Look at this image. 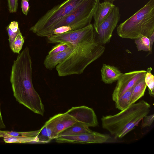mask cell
I'll use <instances>...</instances> for the list:
<instances>
[{
  "label": "cell",
  "mask_w": 154,
  "mask_h": 154,
  "mask_svg": "<svg viewBox=\"0 0 154 154\" xmlns=\"http://www.w3.org/2000/svg\"><path fill=\"white\" fill-rule=\"evenodd\" d=\"M5 143H24L34 142L38 143L37 137H17L3 138Z\"/></svg>",
  "instance_id": "cell-21"
},
{
  "label": "cell",
  "mask_w": 154,
  "mask_h": 154,
  "mask_svg": "<svg viewBox=\"0 0 154 154\" xmlns=\"http://www.w3.org/2000/svg\"><path fill=\"white\" fill-rule=\"evenodd\" d=\"M85 0H66L54 6L42 16L30 28V30L38 36L45 37L52 26Z\"/></svg>",
  "instance_id": "cell-6"
},
{
  "label": "cell",
  "mask_w": 154,
  "mask_h": 154,
  "mask_svg": "<svg viewBox=\"0 0 154 154\" xmlns=\"http://www.w3.org/2000/svg\"><path fill=\"white\" fill-rule=\"evenodd\" d=\"M29 0H21V7L23 13L27 15L29 10Z\"/></svg>",
  "instance_id": "cell-30"
},
{
  "label": "cell",
  "mask_w": 154,
  "mask_h": 154,
  "mask_svg": "<svg viewBox=\"0 0 154 154\" xmlns=\"http://www.w3.org/2000/svg\"><path fill=\"white\" fill-rule=\"evenodd\" d=\"M150 107L149 104L142 100L115 115L103 116L101 119L102 128L114 138H122L134 129L149 113Z\"/></svg>",
  "instance_id": "cell-2"
},
{
  "label": "cell",
  "mask_w": 154,
  "mask_h": 154,
  "mask_svg": "<svg viewBox=\"0 0 154 154\" xmlns=\"http://www.w3.org/2000/svg\"><path fill=\"white\" fill-rule=\"evenodd\" d=\"M72 45L67 43H58L54 46L48 52L47 55L51 56L54 54L64 51Z\"/></svg>",
  "instance_id": "cell-25"
},
{
  "label": "cell",
  "mask_w": 154,
  "mask_h": 154,
  "mask_svg": "<svg viewBox=\"0 0 154 154\" xmlns=\"http://www.w3.org/2000/svg\"><path fill=\"white\" fill-rule=\"evenodd\" d=\"M154 119V114L146 116L142 119L143 120L141 124L142 127L143 128H145L150 126L152 124Z\"/></svg>",
  "instance_id": "cell-27"
},
{
  "label": "cell",
  "mask_w": 154,
  "mask_h": 154,
  "mask_svg": "<svg viewBox=\"0 0 154 154\" xmlns=\"http://www.w3.org/2000/svg\"><path fill=\"white\" fill-rule=\"evenodd\" d=\"M134 42L138 51H143L152 53L153 45L151 44L149 37L143 36L134 39Z\"/></svg>",
  "instance_id": "cell-20"
},
{
  "label": "cell",
  "mask_w": 154,
  "mask_h": 154,
  "mask_svg": "<svg viewBox=\"0 0 154 154\" xmlns=\"http://www.w3.org/2000/svg\"><path fill=\"white\" fill-rule=\"evenodd\" d=\"M8 27L14 32H17L20 29L18 27V23L17 21L11 22Z\"/></svg>",
  "instance_id": "cell-31"
},
{
  "label": "cell",
  "mask_w": 154,
  "mask_h": 154,
  "mask_svg": "<svg viewBox=\"0 0 154 154\" xmlns=\"http://www.w3.org/2000/svg\"><path fill=\"white\" fill-rule=\"evenodd\" d=\"M144 78L139 81L133 87L131 96V104L135 103L144 94L147 86Z\"/></svg>",
  "instance_id": "cell-17"
},
{
  "label": "cell",
  "mask_w": 154,
  "mask_h": 154,
  "mask_svg": "<svg viewBox=\"0 0 154 154\" xmlns=\"http://www.w3.org/2000/svg\"><path fill=\"white\" fill-rule=\"evenodd\" d=\"M92 131L89 127L82 123L77 122L59 134L56 137L63 136L74 135L89 133Z\"/></svg>",
  "instance_id": "cell-16"
},
{
  "label": "cell",
  "mask_w": 154,
  "mask_h": 154,
  "mask_svg": "<svg viewBox=\"0 0 154 154\" xmlns=\"http://www.w3.org/2000/svg\"><path fill=\"white\" fill-rule=\"evenodd\" d=\"M48 43H65L76 45L95 40L94 30L91 24L82 29L47 37Z\"/></svg>",
  "instance_id": "cell-7"
},
{
  "label": "cell",
  "mask_w": 154,
  "mask_h": 154,
  "mask_svg": "<svg viewBox=\"0 0 154 154\" xmlns=\"http://www.w3.org/2000/svg\"><path fill=\"white\" fill-rule=\"evenodd\" d=\"M116 0H104L105 2H108L112 3Z\"/></svg>",
  "instance_id": "cell-33"
},
{
  "label": "cell",
  "mask_w": 154,
  "mask_h": 154,
  "mask_svg": "<svg viewBox=\"0 0 154 154\" xmlns=\"http://www.w3.org/2000/svg\"><path fill=\"white\" fill-rule=\"evenodd\" d=\"M109 135L95 131L76 135H66L55 138L58 143H103L110 140Z\"/></svg>",
  "instance_id": "cell-10"
},
{
  "label": "cell",
  "mask_w": 154,
  "mask_h": 154,
  "mask_svg": "<svg viewBox=\"0 0 154 154\" xmlns=\"http://www.w3.org/2000/svg\"><path fill=\"white\" fill-rule=\"evenodd\" d=\"M5 128L6 126L3 121L2 116L1 114L0 105V129Z\"/></svg>",
  "instance_id": "cell-32"
},
{
  "label": "cell",
  "mask_w": 154,
  "mask_h": 154,
  "mask_svg": "<svg viewBox=\"0 0 154 154\" xmlns=\"http://www.w3.org/2000/svg\"><path fill=\"white\" fill-rule=\"evenodd\" d=\"M58 115L51 117L42 128L38 130L37 137L38 143H47L51 140V135L55 126Z\"/></svg>",
  "instance_id": "cell-12"
},
{
  "label": "cell",
  "mask_w": 154,
  "mask_h": 154,
  "mask_svg": "<svg viewBox=\"0 0 154 154\" xmlns=\"http://www.w3.org/2000/svg\"><path fill=\"white\" fill-rule=\"evenodd\" d=\"M101 80L106 84H110L117 81L122 73L117 67L103 64L101 70Z\"/></svg>",
  "instance_id": "cell-15"
},
{
  "label": "cell",
  "mask_w": 154,
  "mask_h": 154,
  "mask_svg": "<svg viewBox=\"0 0 154 154\" xmlns=\"http://www.w3.org/2000/svg\"><path fill=\"white\" fill-rule=\"evenodd\" d=\"M146 71L141 70L122 73L117 81L116 86L112 94L115 101L119 97L133 88L139 81L144 78Z\"/></svg>",
  "instance_id": "cell-9"
},
{
  "label": "cell",
  "mask_w": 154,
  "mask_h": 154,
  "mask_svg": "<svg viewBox=\"0 0 154 154\" xmlns=\"http://www.w3.org/2000/svg\"><path fill=\"white\" fill-rule=\"evenodd\" d=\"M38 130L35 131L17 132L13 131H2L0 129V138H6L17 137H37Z\"/></svg>",
  "instance_id": "cell-19"
},
{
  "label": "cell",
  "mask_w": 154,
  "mask_h": 154,
  "mask_svg": "<svg viewBox=\"0 0 154 154\" xmlns=\"http://www.w3.org/2000/svg\"><path fill=\"white\" fill-rule=\"evenodd\" d=\"M105 50L103 45L95 40L75 45L69 55L56 67L58 75L63 77L82 74L89 64L103 54Z\"/></svg>",
  "instance_id": "cell-3"
},
{
  "label": "cell",
  "mask_w": 154,
  "mask_h": 154,
  "mask_svg": "<svg viewBox=\"0 0 154 154\" xmlns=\"http://www.w3.org/2000/svg\"><path fill=\"white\" fill-rule=\"evenodd\" d=\"M24 42V37L20 32L17 35L11 44L10 45V48L14 53L19 54L22 48Z\"/></svg>",
  "instance_id": "cell-23"
},
{
  "label": "cell",
  "mask_w": 154,
  "mask_h": 154,
  "mask_svg": "<svg viewBox=\"0 0 154 154\" xmlns=\"http://www.w3.org/2000/svg\"><path fill=\"white\" fill-rule=\"evenodd\" d=\"M115 5L112 3L104 1L98 5L94 14V20L93 27L95 32L109 13Z\"/></svg>",
  "instance_id": "cell-13"
},
{
  "label": "cell",
  "mask_w": 154,
  "mask_h": 154,
  "mask_svg": "<svg viewBox=\"0 0 154 154\" xmlns=\"http://www.w3.org/2000/svg\"><path fill=\"white\" fill-rule=\"evenodd\" d=\"M122 38L135 39L143 36L149 37L154 33V0L149 1L142 8L117 28Z\"/></svg>",
  "instance_id": "cell-4"
},
{
  "label": "cell",
  "mask_w": 154,
  "mask_h": 154,
  "mask_svg": "<svg viewBox=\"0 0 154 154\" xmlns=\"http://www.w3.org/2000/svg\"><path fill=\"white\" fill-rule=\"evenodd\" d=\"M152 69L148 68L145 76V81L148 89L149 93L152 97L154 95V76L152 73Z\"/></svg>",
  "instance_id": "cell-22"
},
{
  "label": "cell",
  "mask_w": 154,
  "mask_h": 154,
  "mask_svg": "<svg viewBox=\"0 0 154 154\" xmlns=\"http://www.w3.org/2000/svg\"><path fill=\"white\" fill-rule=\"evenodd\" d=\"M60 116L64 123L65 129L71 127L77 122L73 118L66 112L60 113Z\"/></svg>",
  "instance_id": "cell-26"
},
{
  "label": "cell",
  "mask_w": 154,
  "mask_h": 154,
  "mask_svg": "<svg viewBox=\"0 0 154 154\" xmlns=\"http://www.w3.org/2000/svg\"><path fill=\"white\" fill-rule=\"evenodd\" d=\"M10 81L16 100L34 113L43 116L44 106L32 82V62L28 47L14 61Z\"/></svg>",
  "instance_id": "cell-1"
},
{
  "label": "cell",
  "mask_w": 154,
  "mask_h": 154,
  "mask_svg": "<svg viewBox=\"0 0 154 154\" xmlns=\"http://www.w3.org/2000/svg\"><path fill=\"white\" fill-rule=\"evenodd\" d=\"M75 45H72L62 51L51 56L47 55L44 61L45 67L47 69L51 70L58 64L63 62L72 51Z\"/></svg>",
  "instance_id": "cell-14"
},
{
  "label": "cell",
  "mask_w": 154,
  "mask_h": 154,
  "mask_svg": "<svg viewBox=\"0 0 154 154\" xmlns=\"http://www.w3.org/2000/svg\"><path fill=\"white\" fill-rule=\"evenodd\" d=\"M57 115V122L51 135L52 140L54 139L59 134L65 129L64 123L61 116L60 113Z\"/></svg>",
  "instance_id": "cell-24"
},
{
  "label": "cell",
  "mask_w": 154,
  "mask_h": 154,
  "mask_svg": "<svg viewBox=\"0 0 154 154\" xmlns=\"http://www.w3.org/2000/svg\"><path fill=\"white\" fill-rule=\"evenodd\" d=\"M77 122L88 127H95L98 125L97 116L93 109L82 106L72 107L66 112Z\"/></svg>",
  "instance_id": "cell-11"
},
{
  "label": "cell",
  "mask_w": 154,
  "mask_h": 154,
  "mask_svg": "<svg viewBox=\"0 0 154 154\" xmlns=\"http://www.w3.org/2000/svg\"><path fill=\"white\" fill-rule=\"evenodd\" d=\"M120 18L119 8L115 6L99 25L97 31H94L96 42L103 45L109 42Z\"/></svg>",
  "instance_id": "cell-8"
},
{
  "label": "cell",
  "mask_w": 154,
  "mask_h": 154,
  "mask_svg": "<svg viewBox=\"0 0 154 154\" xmlns=\"http://www.w3.org/2000/svg\"><path fill=\"white\" fill-rule=\"evenodd\" d=\"M18 0H8V6L10 13H15L17 11Z\"/></svg>",
  "instance_id": "cell-28"
},
{
  "label": "cell",
  "mask_w": 154,
  "mask_h": 154,
  "mask_svg": "<svg viewBox=\"0 0 154 154\" xmlns=\"http://www.w3.org/2000/svg\"><path fill=\"white\" fill-rule=\"evenodd\" d=\"M133 88V87L126 91L115 101L116 109L122 111L131 104L130 100Z\"/></svg>",
  "instance_id": "cell-18"
},
{
  "label": "cell",
  "mask_w": 154,
  "mask_h": 154,
  "mask_svg": "<svg viewBox=\"0 0 154 154\" xmlns=\"http://www.w3.org/2000/svg\"><path fill=\"white\" fill-rule=\"evenodd\" d=\"M100 0H85L52 26L45 37L74 31L91 24Z\"/></svg>",
  "instance_id": "cell-5"
},
{
  "label": "cell",
  "mask_w": 154,
  "mask_h": 154,
  "mask_svg": "<svg viewBox=\"0 0 154 154\" xmlns=\"http://www.w3.org/2000/svg\"><path fill=\"white\" fill-rule=\"evenodd\" d=\"M7 30L8 31L9 36L10 46L13 43L17 35L21 32L20 29L17 32H13L8 26L7 27Z\"/></svg>",
  "instance_id": "cell-29"
}]
</instances>
